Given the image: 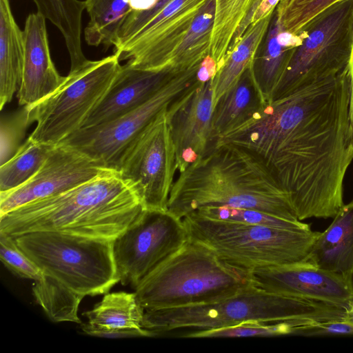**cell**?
Masks as SVG:
<instances>
[{
	"mask_svg": "<svg viewBox=\"0 0 353 353\" xmlns=\"http://www.w3.org/2000/svg\"><path fill=\"white\" fill-rule=\"evenodd\" d=\"M349 67L341 74L267 103L216 143L245 148L265 161L298 219L334 218L344 205L353 161Z\"/></svg>",
	"mask_w": 353,
	"mask_h": 353,
	"instance_id": "obj_1",
	"label": "cell"
},
{
	"mask_svg": "<svg viewBox=\"0 0 353 353\" xmlns=\"http://www.w3.org/2000/svg\"><path fill=\"white\" fill-rule=\"evenodd\" d=\"M179 174L170 193L168 210L181 219L201 208L230 206L299 221L265 161L241 147L212 144Z\"/></svg>",
	"mask_w": 353,
	"mask_h": 353,
	"instance_id": "obj_2",
	"label": "cell"
},
{
	"mask_svg": "<svg viewBox=\"0 0 353 353\" xmlns=\"http://www.w3.org/2000/svg\"><path fill=\"white\" fill-rule=\"evenodd\" d=\"M143 210L132 186L109 171L0 216V234L48 231L114 241Z\"/></svg>",
	"mask_w": 353,
	"mask_h": 353,
	"instance_id": "obj_3",
	"label": "cell"
},
{
	"mask_svg": "<svg viewBox=\"0 0 353 353\" xmlns=\"http://www.w3.org/2000/svg\"><path fill=\"white\" fill-rule=\"evenodd\" d=\"M348 319L347 307L271 293L251 285L215 302L145 310L141 325L157 336L176 330L192 331L187 334L213 330L245 322L306 324Z\"/></svg>",
	"mask_w": 353,
	"mask_h": 353,
	"instance_id": "obj_4",
	"label": "cell"
},
{
	"mask_svg": "<svg viewBox=\"0 0 353 353\" xmlns=\"http://www.w3.org/2000/svg\"><path fill=\"white\" fill-rule=\"evenodd\" d=\"M251 285L250 271L188 241L145 276L134 292L144 310H153L215 302Z\"/></svg>",
	"mask_w": 353,
	"mask_h": 353,
	"instance_id": "obj_5",
	"label": "cell"
},
{
	"mask_svg": "<svg viewBox=\"0 0 353 353\" xmlns=\"http://www.w3.org/2000/svg\"><path fill=\"white\" fill-rule=\"evenodd\" d=\"M189 241L225 262L248 270L307 261L320 232L301 221L290 228L210 219L192 212L183 219Z\"/></svg>",
	"mask_w": 353,
	"mask_h": 353,
	"instance_id": "obj_6",
	"label": "cell"
},
{
	"mask_svg": "<svg viewBox=\"0 0 353 353\" xmlns=\"http://www.w3.org/2000/svg\"><path fill=\"white\" fill-rule=\"evenodd\" d=\"M14 238L43 274L85 296L108 293L119 282L114 241L48 231Z\"/></svg>",
	"mask_w": 353,
	"mask_h": 353,
	"instance_id": "obj_7",
	"label": "cell"
},
{
	"mask_svg": "<svg viewBox=\"0 0 353 353\" xmlns=\"http://www.w3.org/2000/svg\"><path fill=\"white\" fill-rule=\"evenodd\" d=\"M120 61L115 53L99 60H88L70 71L50 95L26 106L30 123H37L29 137L37 143L57 145L81 129L119 72Z\"/></svg>",
	"mask_w": 353,
	"mask_h": 353,
	"instance_id": "obj_8",
	"label": "cell"
},
{
	"mask_svg": "<svg viewBox=\"0 0 353 353\" xmlns=\"http://www.w3.org/2000/svg\"><path fill=\"white\" fill-rule=\"evenodd\" d=\"M299 33L303 37L302 43L295 49L272 101L335 77L349 67L353 39V0L334 3Z\"/></svg>",
	"mask_w": 353,
	"mask_h": 353,
	"instance_id": "obj_9",
	"label": "cell"
},
{
	"mask_svg": "<svg viewBox=\"0 0 353 353\" xmlns=\"http://www.w3.org/2000/svg\"><path fill=\"white\" fill-rule=\"evenodd\" d=\"M199 65L175 73L137 108L108 122L82 128L60 143L77 150L101 168L117 172L124 153L141 132L196 81Z\"/></svg>",
	"mask_w": 353,
	"mask_h": 353,
	"instance_id": "obj_10",
	"label": "cell"
},
{
	"mask_svg": "<svg viewBox=\"0 0 353 353\" xmlns=\"http://www.w3.org/2000/svg\"><path fill=\"white\" fill-rule=\"evenodd\" d=\"M167 108L162 110L130 145L117 171L134 190L147 210H168L177 170Z\"/></svg>",
	"mask_w": 353,
	"mask_h": 353,
	"instance_id": "obj_11",
	"label": "cell"
},
{
	"mask_svg": "<svg viewBox=\"0 0 353 353\" xmlns=\"http://www.w3.org/2000/svg\"><path fill=\"white\" fill-rule=\"evenodd\" d=\"M188 241L183 219L168 210H144L113 241L119 282L134 288Z\"/></svg>",
	"mask_w": 353,
	"mask_h": 353,
	"instance_id": "obj_12",
	"label": "cell"
},
{
	"mask_svg": "<svg viewBox=\"0 0 353 353\" xmlns=\"http://www.w3.org/2000/svg\"><path fill=\"white\" fill-rule=\"evenodd\" d=\"M206 1L173 0L113 53L133 68L170 72L177 49Z\"/></svg>",
	"mask_w": 353,
	"mask_h": 353,
	"instance_id": "obj_13",
	"label": "cell"
},
{
	"mask_svg": "<svg viewBox=\"0 0 353 353\" xmlns=\"http://www.w3.org/2000/svg\"><path fill=\"white\" fill-rule=\"evenodd\" d=\"M109 171L77 150L57 145L39 171L26 183L0 192V216L26 203L51 196Z\"/></svg>",
	"mask_w": 353,
	"mask_h": 353,
	"instance_id": "obj_14",
	"label": "cell"
},
{
	"mask_svg": "<svg viewBox=\"0 0 353 353\" xmlns=\"http://www.w3.org/2000/svg\"><path fill=\"white\" fill-rule=\"evenodd\" d=\"M213 79L196 81L167 108L179 173L201 158L212 143Z\"/></svg>",
	"mask_w": 353,
	"mask_h": 353,
	"instance_id": "obj_15",
	"label": "cell"
},
{
	"mask_svg": "<svg viewBox=\"0 0 353 353\" xmlns=\"http://www.w3.org/2000/svg\"><path fill=\"white\" fill-rule=\"evenodd\" d=\"M253 285L265 292L351 308L353 279L320 269L308 261L259 268L251 272Z\"/></svg>",
	"mask_w": 353,
	"mask_h": 353,
	"instance_id": "obj_16",
	"label": "cell"
},
{
	"mask_svg": "<svg viewBox=\"0 0 353 353\" xmlns=\"http://www.w3.org/2000/svg\"><path fill=\"white\" fill-rule=\"evenodd\" d=\"M46 19L37 12L25 21L22 80L17 97L21 106H32L53 93L65 80L51 57Z\"/></svg>",
	"mask_w": 353,
	"mask_h": 353,
	"instance_id": "obj_17",
	"label": "cell"
},
{
	"mask_svg": "<svg viewBox=\"0 0 353 353\" xmlns=\"http://www.w3.org/2000/svg\"><path fill=\"white\" fill-rule=\"evenodd\" d=\"M175 73L177 72L143 70L122 65L82 128L108 122L137 108L155 94Z\"/></svg>",
	"mask_w": 353,
	"mask_h": 353,
	"instance_id": "obj_18",
	"label": "cell"
},
{
	"mask_svg": "<svg viewBox=\"0 0 353 353\" xmlns=\"http://www.w3.org/2000/svg\"><path fill=\"white\" fill-rule=\"evenodd\" d=\"M307 261L316 267L353 279V200L344 204L320 232Z\"/></svg>",
	"mask_w": 353,
	"mask_h": 353,
	"instance_id": "obj_19",
	"label": "cell"
},
{
	"mask_svg": "<svg viewBox=\"0 0 353 353\" xmlns=\"http://www.w3.org/2000/svg\"><path fill=\"white\" fill-rule=\"evenodd\" d=\"M266 103L255 81L252 68L247 69L214 105L212 143L254 118Z\"/></svg>",
	"mask_w": 353,
	"mask_h": 353,
	"instance_id": "obj_20",
	"label": "cell"
},
{
	"mask_svg": "<svg viewBox=\"0 0 353 353\" xmlns=\"http://www.w3.org/2000/svg\"><path fill=\"white\" fill-rule=\"evenodd\" d=\"M23 30L15 21L10 0H0V109L19 88L23 70Z\"/></svg>",
	"mask_w": 353,
	"mask_h": 353,
	"instance_id": "obj_21",
	"label": "cell"
},
{
	"mask_svg": "<svg viewBox=\"0 0 353 353\" xmlns=\"http://www.w3.org/2000/svg\"><path fill=\"white\" fill-rule=\"evenodd\" d=\"M37 12L50 21L62 34L67 48L70 70L72 71L88 59L81 42L82 15L85 2L81 0H33Z\"/></svg>",
	"mask_w": 353,
	"mask_h": 353,
	"instance_id": "obj_22",
	"label": "cell"
},
{
	"mask_svg": "<svg viewBox=\"0 0 353 353\" xmlns=\"http://www.w3.org/2000/svg\"><path fill=\"white\" fill-rule=\"evenodd\" d=\"M272 14L252 23L227 57L213 79L214 105L248 68H252L259 46L268 31Z\"/></svg>",
	"mask_w": 353,
	"mask_h": 353,
	"instance_id": "obj_23",
	"label": "cell"
},
{
	"mask_svg": "<svg viewBox=\"0 0 353 353\" xmlns=\"http://www.w3.org/2000/svg\"><path fill=\"white\" fill-rule=\"evenodd\" d=\"M89 21L84 29L88 45L114 46L125 16L130 11V0H85Z\"/></svg>",
	"mask_w": 353,
	"mask_h": 353,
	"instance_id": "obj_24",
	"label": "cell"
},
{
	"mask_svg": "<svg viewBox=\"0 0 353 353\" xmlns=\"http://www.w3.org/2000/svg\"><path fill=\"white\" fill-rule=\"evenodd\" d=\"M215 5V0H207L202 6L171 61L170 72L194 68L210 55Z\"/></svg>",
	"mask_w": 353,
	"mask_h": 353,
	"instance_id": "obj_25",
	"label": "cell"
},
{
	"mask_svg": "<svg viewBox=\"0 0 353 353\" xmlns=\"http://www.w3.org/2000/svg\"><path fill=\"white\" fill-rule=\"evenodd\" d=\"M144 310L135 292L105 293L102 300L83 314L92 325L114 328L142 329Z\"/></svg>",
	"mask_w": 353,
	"mask_h": 353,
	"instance_id": "obj_26",
	"label": "cell"
},
{
	"mask_svg": "<svg viewBox=\"0 0 353 353\" xmlns=\"http://www.w3.org/2000/svg\"><path fill=\"white\" fill-rule=\"evenodd\" d=\"M256 0H215V12L210 55L217 72L224 65L228 50L239 28Z\"/></svg>",
	"mask_w": 353,
	"mask_h": 353,
	"instance_id": "obj_27",
	"label": "cell"
},
{
	"mask_svg": "<svg viewBox=\"0 0 353 353\" xmlns=\"http://www.w3.org/2000/svg\"><path fill=\"white\" fill-rule=\"evenodd\" d=\"M281 30L274 17L268 32L264 52L258 65L252 68L255 81L267 103L272 101L273 93L296 48L283 47L278 43L276 37Z\"/></svg>",
	"mask_w": 353,
	"mask_h": 353,
	"instance_id": "obj_28",
	"label": "cell"
},
{
	"mask_svg": "<svg viewBox=\"0 0 353 353\" xmlns=\"http://www.w3.org/2000/svg\"><path fill=\"white\" fill-rule=\"evenodd\" d=\"M32 293L48 318L53 322H74L81 323L78 310L85 297L52 276L43 274L35 281Z\"/></svg>",
	"mask_w": 353,
	"mask_h": 353,
	"instance_id": "obj_29",
	"label": "cell"
},
{
	"mask_svg": "<svg viewBox=\"0 0 353 353\" xmlns=\"http://www.w3.org/2000/svg\"><path fill=\"white\" fill-rule=\"evenodd\" d=\"M56 145L37 143L29 137L18 152L0 167V192L15 189L41 168Z\"/></svg>",
	"mask_w": 353,
	"mask_h": 353,
	"instance_id": "obj_30",
	"label": "cell"
},
{
	"mask_svg": "<svg viewBox=\"0 0 353 353\" xmlns=\"http://www.w3.org/2000/svg\"><path fill=\"white\" fill-rule=\"evenodd\" d=\"M339 0H281L275 18L283 30L299 34L316 17Z\"/></svg>",
	"mask_w": 353,
	"mask_h": 353,
	"instance_id": "obj_31",
	"label": "cell"
},
{
	"mask_svg": "<svg viewBox=\"0 0 353 353\" xmlns=\"http://www.w3.org/2000/svg\"><path fill=\"white\" fill-rule=\"evenodd\" d=\"M194 212L204 216L217 220L236 221L272 227L290 228L299 224L301 221L287 220L260 210L230 206L203 207Z\"/></svg>",
	"mask_w": 353,
	"mask_h": 353,
	"instance_id": "obj_32",
	"label": "cell"
},
{
	"mask_svg": "<svg viewBox=\"0 0 353 353\" xmlns=\"http://www.w3.org/2000/svg\"><path fill=\"white\" fill-rule=\"evenodd\" d=\"M302 325L292 321L245 322L213 330L188 333V337H242L291 334L294 326Z\"/></svg>",
	"mask_w": 353,
	"mask_h": 353,
	"instance_id": "obj_33",
	"label": "cell"
},
{
	"mask_svg": "<svg viewBox=\"0 0 353 353\" xmlns=\"http://www.w3.org/2000/svg\"><path fill=\"white\" fill-rule=\"evenodd\" d=\"M27 107L5 114L1 119L0 165L10 160L21 146L28 127L30 125Z\"/></svg>",
	"mask_w": 353,
	"mask_h": 353,
	"instance_id": "obj_34",
	"label": "cell"
},
{
	"mask_svg": "<svg viewBox=\"0 0 353 353\" xmlns=\"http://www.w3.org/2000/svg\"><path fill=\"white\" fill-rule=\"evenodd\" d=\"M0 259L4 265L20 277L39 280L41 269L19 248L14 238L0 234Z\"/></svg>",
	"mask_w": 353,
	"mask_h": 353,
	"instance_id": "obj_35",
	"label": "cell"
},
{
	"mask_svg": "<svg viewBox=\"0 0 353 353\" xmlns=\"http://www.w3.org/2000/svg\"><path fill=\"white\" fill-rule=\"evenodd\" d=\"M172 1L158 0L157 5L150 10L139 13H128L123 20L113 49H116L125 43L160 10Z\"/></svg>",
	"mask_w": 353,
	"mask_h": 353,
	"instance_id": "obj_36",
	"label": "cell"
},
{
	"mask_svg": "<svg viewBox=\"0 0 353 353\" xmlns=\"http://www.w3.org/2000/svg\"><path fill=\"white\" fill-rule=\"evenodd\" d=\"M291 334L303 336L353 334V321L349 319L296 325L293 327Z\"/></svg>",
	"mask_w": 353,
	"mask_h": 353,
	"instance_id": "obj_37",
	"label": "cell"
},
{
	"mask_svg": "<svg viewBox=\"0 0 353 353\" xmlns=\"http://www.w3.org/2000/svg\"><path fill=\"white\" fill-rule=\"evenodd\" d=\"M83 331L90 336L105 338H126L136 336H153L145 329L114 328L98 326L88 322L81 325Z\"/></svg>",
	"mask_w": 353,
	"mask_h": 353,
	"instance_id": "obj_38",
	"label": "cell"
},
{
	"mask_svg": "<svg viewBox=\"0 0 353 353\" xmlns=\"http://www.w3.org/2000/svg\"><path fill=\"white\" fill-rule=\"evenodd\" d=\"M216 73V63L210 55H208L200 63L196 72V78L199 81H206L214 79Z\"/></svg>",
	"mask_w": 353,
	"mask_h": 353,
	"instance_id": "obj_39",
	"label": "cell"
},
{
	"mask_svg": "<svg viewBox=\"0 0 353 353\" xmlns=\"http://www.w3.org/2000/svg\"><path fill=\"white\" fill-rule=\"evenodd\" d=\"M276 39L281 46L286 48H296L302 43L303 37L301 33L294 34L281 30L278 33Z\"/></svg>",
	"mask_w": 353,
	"mask_h": 353,
	"instance_id": "obj_40",
	"label": "cell"
},
{
	"mask_svg": "<svg viewBox=\"0 0 353 353\" xmlns=\"http://www.w3.org/2000/svg\"><path fill=\"white\" fill-rule=\"evenodd\" d=\"M280 1L281 0H262L253 14L251 24L266 16L273 14V12Z\"/></svg>",
	"mask_w": 353,
	"mask_h": 353,
	"instance_id": "obj_41",
	"label": "cell"
},
{
	"mask_svg": "<svg viewBox=\"0 0 353 353\" xmlns=\"http://www.w3.org/2000/svg\"><path fill=\"white\" fill-rule=\"evenodd\" d=\"M158 0H130L128 13H139L150 10L154 8Z\"/></svg>",
	"mask_w": 353,
	"mask_h": 353,
	"instance_id": "obj_42",
	"label": "cell"
},
{
	"mask_svg": "<svg viewBox=\"0 0 353 353\" xmlns=\"http://www.w3.org/2000/svg\"><path fill=\"white\" fill-rule=\"evenodd\" d=\"M350 74V118L351 126L353 130V39L352 44L351 55L349 63Z\"/></svg>",
	"mask_w": 353,
	"mask_h": 353,
	"instance_id": "obj_43",
	"label": "cell"
},
{
	"mask_svg": "<svg viewBox=\"0 0 353 353\" xmlns=\"http://www.w3.org/2000/svg\"><path fill=\"white\" fill-rule=\"evenodd\" d=\"M350 318L353 321V304L350 310Z\"/></svg>",
	"mask_w": 353,
	"mask_h": 353,
	"instance_id": "obj_44",
	"label": "cell"
},
{
	"mask_svg": "<svg viewBox=\"0 0 353 353\" xmlns=\"http://www.w3.org/2000/svg\"><path fill=\"white\" fill-rule=\"evenodd\" d=\"M339 1H342V0H339Z\"/></svg>",
	"mask_w": 353,
	"mask_h": 353,
	"instance_id": "obj_45",
	"label": "cell"
}]
</instances>
